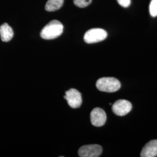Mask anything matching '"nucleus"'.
Masks as SVG:
<instances>
[{"instance_id":"f257e3e1","label":"nucleus","mask_w":157,"mask_h":157,"mask_svg":"<svg viewBox=\"0 0 157 157\" xmlns=\"http://www.w3.org/2000/svg\"><path fill=\"white\" fill-rule=\"evenodd\" d=\"M63 30V26L62 23L57 20H54L43 28L40 36L44 39H54L61 35Z\"/></svg>"},{"instance_id":"f03ea898","label":"nucleus","mask_w":157,"mask_h":157,"mask_svg":"<svg viewBox=\"0 0 157 157\" xmlns=\"http://www.w3.org/2000/svg\"><path fill=\"white\" fill-rule=\"evenodd\" d=\"M96 87L98 90L101 91L113 93L119 90L121 87V84L117 78H102L97 80L96 83Z\"/></svg>"},{"instance_id":"7ed1b4c3","label":"nucleus","mask_w":157,"mask_h":157,"mask_svg":"<svg viewBox=\"0 0 157 157\" xmlns=\"http://www.w3.org/2000/svg\"><path fill=\"white\" fill-rule=\"evenodd\" d=\"M107 37V32L104 29H91L86 32L84 36V40L86 43L92 44L103 41Z\"/></svg>"},{"instance_id":"20e7f679","label":"nucleus","mask_w":157,"mask_h":157,"mask_svg":"<svg viewBox=\"0 0 157 157\" xmlns=\"http://www.w3.org/2000/svg\"><path fill=\"white\" fill-rule=\"evenodd\" d=\"M63 97L67 101L69 105L72 108H78L82 105V95L76 89H71L67 90L65 92V95Z\"/></svg>"},{"instance_id":"39448f33","label":"nucleus","mask_w":157,"mask_h":157,"mask_svg":"<svg viewBox=\"0 0 157 157\" xmlns=\"http://www.w3.org/2000/svg\"><path fill=\"white\" fill-rule=\"evenodd\" d=\"M102 148L98 144H90L82 146L78 151V156L80 157H98L100 156Z\"/></svg>"},{"instance_id":"423d86ee","label":"nucleus","mask_w":157,"mask_h":157,"mask_svg":"<svg viewBox=\"0 0 157 157\" xmlns=\"http://www.w3.org/2000/svg\"><path fill=\"white\" fill-rule=\"evenodd\" d=\"M90 121L93 126L101 127L106 122V113L100 108H95L90 113Z\"/></svg>"},{"instance_id":"0eeeda50","label":"nucleus","mask_w":157,"mask_h":157,"mask_svg":"<svg viewBox=\"0 0 157 157\" xmlns=\"http://www.w3.org/2000/svg\"><path fill=\"white\" fill-rule=\"evenodd\" d=\"M132 108V104L126 100H119L112 105V111L118 116H124L130 112Z\"/></svg>"},{"instance_id":"6e6552de","label":"nucleus","mask_w":157,"mask_h":157,"mask_svg":"<svg viewBox=\"0 0 157 157\" xmlns=\"http://www.w3.org/2000/svg\"><path fill=\"white\" fill-rule=\"evenodd\" d=\"M141 157H157V140H152L146 144L141 152Z\"/></svg>"},{"instance_id":"1a4fd4ad","label":"nucleus","mask_w":157,"mask_h":157,"mask_svg":"<svg viewBox=\"0 0 157 157\" xmlns=\"http://www.w3.org/2000/svg\"><path fill=\"white\" fill-rule=\"evenodd\" d=\"M1 39L4 42H8L13 36V30L8 23H5L0 26Z\"/></svg>"},{"instance_id":"9d476101","label":"nucleus","mask_w":157,"mask_h":157,"mask_svg":"<svg viewBox=\"0 0 157 157\" xmlns=\"http://www.w3.org/2000/svg\"><path fill=\"white\" fill-rule=\"evenodd\" d=\"M64 0H48L45 6L46 11H55L59 10L63 4Z\"/></svg>"},{"instance_id":"9b49d317","label":"nucleus","mask_w":157,"mask_h":157,"mask_svg":"<svg viewBox=\"0 0 157 157\" xmlns=\"http://www.w3.org/2000/svg\"><path fill=\"white\" fill-rule=\"evenodd\" d=\"M150 13L152 17H157V0H151L150 4Z\"/></svg>"},{"instance_id":"f8f14e48","label":"nucleus","mask_w":157,"mask_h":157,"mask_svg":"<svg viewBox=\"0 0 157 157\" xmlns=\"http://www.w3.org/2000/svg\"><path fill=\"white\" fill-rule=\"evenodd\" d=\"M92 0H73L74 4L79 8H84L89 6Z\"/></svg>"},{"instance_id":"ddd939ff","label":"nucleus","mask_w":157,"mask_h":157,"mask_svg":"<svg viewBox=\"0 0 157 157\" xmlns=\"http://www.w3.org/2000/svg\"><path fill=\"white\" fill-rule=\"evenodd\" d=\"M118 4L124 8H127L130 5L131 0H117Z\"/></svg>"}]
</instances>
